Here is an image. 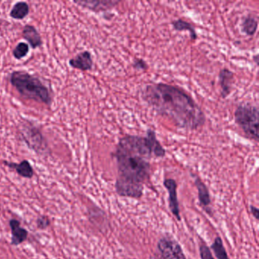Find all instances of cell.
<instances>
[{"instance_id": "9a60e30c", "label": "cell", "mask_w": 259, "mask_h": 259, "mask_svg": "<svg viewBox=\"0 0 259 259\" xmlns=\"http://www.w3.org/2000/svg\"><path fill=\"white\" fill-rule=\"evenodd\" d=\"M30 7L27 3L18 2L13 6L10 16L16 20H22L29 14Z\"/></svg>"}, {"instance_id": "7c38bea8", "label": "cell", "mask_w": 259, "mask_h": 259, "mask_svg": "<svg viewBox=\"0 0 259 259\" xmlns=\"http://www.w3.org/2000/svg\"><path fill=\"white\" fill-rule=\"evenodd\" d=\"M195 185L196 186L197 190H198V201H199L200 205L203 208L206 209V211L210 214L209 207L211 204V198H210L208 188L198 177H195Z\"/></svg>"}, {"instance_id": "ba28073f", "label": "cell", "mask_w": 259, "mask_h": 259, "mask_svg": "<svg viewBox=\"0 0 259 259\" xmlns=\"http://www.w3.org/2000/svg\"><path fill=\"white\" fill-rule=\"evenodd\" d=\"M77 5L88 9L95 13L107 12L114 8L119 4L120 1L117 0H78L74 1Z\"/></svg>"}, {"instance_id": "cb8c5ba5", "label": "cell", "mask_w": 259, "mask_h": 259, "mask_svg": "<svg viewBox=\"0 0 259 259\" xmlns=\"http://www.w3.org/2000/svg\"><path fill=\"white\" fill-rule=\"evenodd\" d=\"M253 60H254V62H255L256 64L258 65V55H255L254 57H253Z\"/></svg>"}, {"instance_id": "52a82bcc", "label": "cell", "mask_w": 259, "mask_h": 259, "mask_svg": "<svg viewBox=\"0 0 259 259\" xmlns=\"http://www.w3.org/2000/svg\"><path fill=\"white\" fill-rule=\"evenodd\" d=\"M163 186L169 194V208L171 213L177 218V221H181L180 217V203L177 196V183L172 178L165 179Z\"/></svg>"}, {"instance_id": "7a4b0ae2", "label": "cell", "mask_w": 259, "mask_h": 259, "mask_svg": "<svg viewBox=\"0 0 259 259\" xmlns=\"http://www.w3.org/2000/svg\"><path fill=\"white\" fill-rule=\"evenodd\" d=\"M142 99L157 114L170 119L183 130L201 128L206 118L201 107L183 89L165 83L149 84L142 92Z\"/></svg>"}, {"instance_id": "603a6c76", "label": "cell", "mask_w": 259, "mask_h": 259, "mask_svg": "<svg viewBox=\"0 0 259 259\" xmlns=\"http://www.w3.org/2000/svg\"><path fill=\"white\" fill-rule=\"evenodd\" d=\"M250 211H251V214L253 215L256 220H258L259 218V210L257 207H254L253 205H250Z\"/></svg>"}, {"instance_id": "d6986e66", "label": "cell", "mask_w": 259, "mask_h": 259, "mask_svg": "<svg viewBox=\"0 0 259 259\" xmlns=\"http://www.w3.org/2000/svg\"><path fill=\"white\" fill-rule=\"evenodd\" d=\"M29 50V45L28 44L25 43V42H20L13 50V57L16 60H22L28 55Z\"/></svg>"}, {"instance_id": "5bb4252c", "label": "cell", "mask_w": 259, "mask_h": 259, "mask_svg": "<svg viewBox=\"0 0 259 259\" xmlns=\"http://www.w3.org/2000/svg\"><path fill=\"white\" fill-rule=\"evenodd\" d=\"M24 38L29 43L33 49L40 48L43 45V40L35 27L31 25H27L24 27L22 31Z\"/></svg>"}, {"instance_id": "3957f363", "label": "cell", "mask_w": 259, "mask_h": 259, "mask_svg": "<svg viewBox=\"0 0 259 259\" xmlns=\"http://www.w3.org/2000/svg\"><path fill=\"white\" fill-rule=\"evenodd\" d=\"M10 81L24 98L51 107L52 104L51 92L40 78L24 71H14L10 75Z\"/></svg>"}, {"instance_id": "44dd1931", "label": "cell", "mask_w": 259, "mask_h": 259, "mask_svg": "<svg viewBox=\"0 0 259 259\" xmlns=\"http://www.w3.org/2000/svg\"><path fill=\"white\" fill-rule=\"evenodd\" d=\"M133 67L136 70L138 71H146L148 69V65L147 64L146 62L142 59L136 58L135 59L133 63Z\"/></svg>"}, {"instance_id": "7402d4cb", "label": "cell", "mask_w": 259, "mask_h": 259, "mask_svg": "<svg viewBox=\"0 0 259 259\" xmlns=\"http://www.w3.org/2000/svg\"><path fill=\"white\" fill-rule=\"evenodd\" d=\"M50 224H51V221L48 216L43 215V216L39 217L37 219V228L40 230H45L49 227Z\"/></svg>"}, {"instance_id": "277c9868", "label": "cell", "mask_w": 259, "mask_h": 259, "mask_svg": "<svg viewBox=\"0 0 259 259\" xmlns=\"http://www.w3.org/2000/svg\"><path fill=\"white\" fill-rule=\"evenodd\" d=\"M234 119L245 134V137L254 142H258V108L252 104H241L235 110Z\"/></svg>"}, {"instance_id": "6da1fadb", "label": "cell", "mask_w": 259, "mask_h": 259, "mask_svg": "<svg viewBox=\"0 0 259 259\" xmlns=\"http://www.w3.org/2000/svg\"><path fill=\"white\" fill-rule=\"evenodd\" d=\"M146 136L125 135L116 145L113 156L116 160L118 177L115 189L120 197L140 199L144 184L150 180L153 157L161 158L166 150L157 140L154 130L148 128Z\"/></svg>"}, {"instance_id": "ffe728a7", "label": "cell", "mask_w": 259, "mask_h": 259, "mask_svg": "<svg viewBox=\"0 0 259 259\" xmlns=\"http://www.w3.org/2000/svg\"><path fill=\"white\" fill-rule=\"evenodd\" d=\"M199 254L201 259H215L207 244L201 242L199 245Z\"/></svg>"}, {"instance_id": "e0dca14e", "label": "cell", "mask_w": 259, "mask_h": 259, "mask_svg": "<svg viewBox=\"0 0 259 259\" xmlns=\"http://www.w3.org/2000/svg\"><path fill=\"white\" fill-rule=\"evenodd\" d=\"M257 25H258L257 19L254 16H248L244 18L242 24H241V28H242V32L245 33L246 35L251 37L255 34Z\"/></svg>"}, {"instance_id": "ac0fdd59", "label": "cell", "mask_w": 259, "mask_h": 259, "mask_svg": "<svg viewBox=\"0 0 259 259\" xmlns=\"http://www.w3.org/2000/svg\"><path fill=\"white\" fill-rule=\"evenodd\" d=\"M210 248L214 253L218 259H230L227 254V250L223 243L222 239L220 236H217L213 243L210 245Z\"/></svg>"}, {"instance_id": "8992f818", "label": "cell", "mask_w": 259, "mask_h": 259, "mask_svg": "<svg viewBox=\"0 0 259 259\" xmlns=\"http://www.w3.org/2000/svg\"><path fill=\"white\" fill-rule=\"evenodd\" d=\"M160 259H187L180 244L170 236H163L157 244Z\"/></svg>"}, {"instance_id": "9c48e42d", "label": "cell", "mask_w": 259, "mask_h": 259, "mask_svg": "<svg viewBox=\"0 0 259 259\" xmlns=\"http://www.w3.org/2000/svg\"><path fill=\"white\" fill-rule=\"evenodd\" d=\"M69 65L74 69L86 72L92 70L93 67V59L92 54L89 51H83L78 54L76 57L69 60Z\"/></svg>"}, {"instance_id": "8fae6325", "label": "cell", "mask_w": 259, "mask_h": 259, "mask_svg": "<svg viewBox=\"0 0 259 259\" xmlns=\"http://www.w3.org/2000/svg\"><path fill=\"white\" fill-rule=\"evenodd\" d=\"M10 227L12 232V245L17 246L27 240L28 236V230L21 227L20 221L16 219L10 220Z\"/></svg>"}, {"instance_id": "5b68a950", "label": "cell", "mask_w": 259, "mask_h": 259, "mask_svg": "<svg viewBox=\"0 0 259 259\" xmlns=\"http://www.w3.org/2000/svg\"><path fill=\"white\" fill-rule=\"evenodd\" d=\"M19 132L21 139L30 149L40 156L49 155L51 153L49 145L38 127L25 119L19 125Z\"/></svg>"}, {"instance_id": "30bf717a", "label": "cell", "mask_w": 259, "mask_h": 259, "mask_svg": "<svg viewBox=\"0 0 259 259\" xmlns=\"http://www.w3.org/2000/svg\"><path fill=\"white\" fill-rule=\"evenodd\" d=\"M234 81V73L230 69L224 68L219 72V83L221 98H227L231 92Z\"/></svg>"}, {"instance_id": "4fadbf2b", "label": "cell", "mask_w": 259, "mask_h": 259, "mask_svg": "<svg viewBox=\"0 0 259 259\" xmlns=\"http://www.w3.org/2000/svg\"><path fill=\"white\" fill-rule=\"evenodd\" d=\"M4 163L10 169H14L20 177L26 179H31L34 177V169L28 160H24L19 163L4 161Z\"/></svg>"}, {"instance_id": "2e32d148", "label": "cell", "mask_w": 259, "mask_h": 259, "mask_svg": "<svg viewBox=\"0 0 259 259\" xmlns=\"http://www.w3.org/2000/svg\"><path fill=\"white\" fill-rule=\"evenodd\" d=\"M172 28L176 31H188L190 35V38L192 40H195L198 38V34H197L196 31L192 24L186 21L183 20L182 19H177V20L174 21L172 22Z\"/></svg>"}]
</instances>
